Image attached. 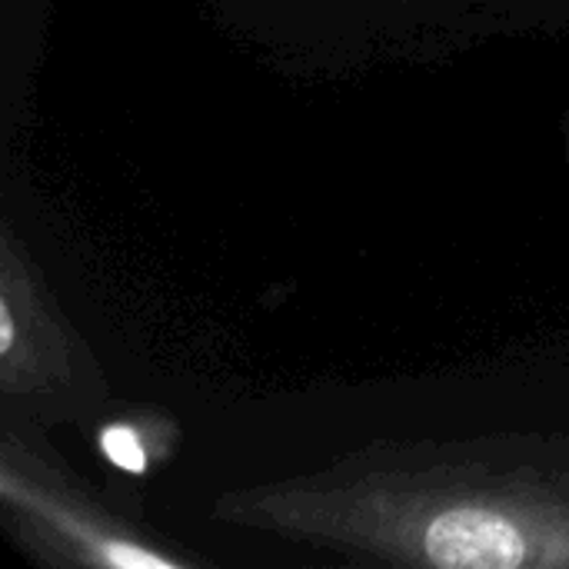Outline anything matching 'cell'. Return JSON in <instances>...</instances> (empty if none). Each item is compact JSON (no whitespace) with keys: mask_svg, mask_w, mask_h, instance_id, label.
<instances>
[{"mask_svg":"<svg viewBox=\"0 0 569 569\" xmlns=\"http://www.w3.org/2000/svg\"><path fill=\"white\" fill-rule=\"evenodd\" d=\"M210 520L347 563L569 569V447H367L313 477L230 490Z\"/></svg>","mask_w":569,"mask_h":569,"instance_id":"cell-1","label":"cell"},{"mask_svg":"<svg viewBox=\"0 0 569 569\" xmlns=\"http://www.w3.org/2000/svg\"><path fill=\"white\" fill-rule=\"evenodd\" d=\"M0 520L10 540L40 567L190 569L200 563L70 473L37 433L10 423L0 437Z\"/></svg>","mask_w":569,"mask_h":569,"instance_id":"cell-2","label":"cell"},{"mask_svg":"<svg viewBox=\"0 0 569 569\" xmlns=\"http://www.w3.org/2000/svg\"><path fill=\"white\" fill-rule=\"evenodd\" d=\"M107 383L50 283L17 240L0 233V400L7 423L47 427L103 407Z\"/></svg>","mask_w":569,"mask_h":569,"instance_id":"cell-3","label":"cell"},{"mask_svg":"<svg viewBox=\"0 0 569 569\" xmlns=\"http://www.w3.org/2000/svg\"><path fill=\"white\" fill-rule=\"evenodd\" d=\"M180 443V427L163 410H140L107 420L97 430V450L123 473L143 477Z\"/></svg>","mask_w":569,"mask_h":569,"instance_id":"cell-4","label":"cell"}]
</instances>
